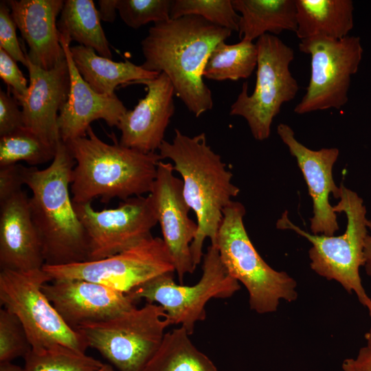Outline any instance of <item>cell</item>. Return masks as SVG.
I'll list each match as a JSON object with an SVG mask.
<instances>
[{
  "label": "cell",
  "instance_id": "cell-23",
  "mask_svg": "<svg viewBox=\"0 0 371 371\" xmlns=\"http://www.w3.org/2000/svg\"><path fill=\"white\" fill-rule=\"evenodd\" d=\"M298 38L340 39L354 26L351 0H295Z\"/></svg>",
  "mask_w": 371,
  "mask_h": 371
},
{
  "label": "cell",
  "instance_id": "cell-25",
  "mask_svg": "<svg viewBox=\"0 0 371 371\" xmlns=\"http://www.w3.org/2000/svg\"><path fill=\"white\" fill-rule=\"evenodd\" d=\"M98 10L92 0H66L57 23L60 34L100 56L112 58L108 40L100 23Z\"/></svg>",
  "mask_w": 371,
  "mask_h": 371
},
{
  "label": "cell",
  "instance_id": "cell-37",
  "mask_svg": "<svg viewBox=\"0 0 371 371\" xmlns=\"http://www.w3.org/2000/svg\"><path fill=\"white\" fill-rule=\"evenodd\" d=\"M341 368L344 371H371V348L362 347L356 357L344 359Z\"/></svg>",
  "mask_w": 371,
  "mask_h": 371
},
{
  "label": "cell",
  "instance_id": "cell-32",
  "mask_svg": "<svg viewBox=\"0 0 371 371\" xmlns=\"http://www.w3.org/2000/svg\"><path fill=\"white\" fill-rule=\"evenodd\" d=\"M32 349L19 319L5 308L0 310V363L24 357Z\"/></svg>",
  "mask_w": 371,
  "mask_h": 371
},
{
  "label": "cell",
  "instance_id": "cell-38",
  "mask_svg": "<svg viewBox=\"0 0 371 371\" xmlns=\"http://www.w3.org/2000/svg\"><path fill=\"white\" fill-rule=\"evenodd\" d=\"M117 0H99L98 14L100 20L112 23L115 19Z\"/></svg>",
  "mask_w": 371,
  "mask_h": 371
},
{
  "label": "cell",
  "instance_id": "cell-18",
  "mask_svg": "<svg viewBox=\"0 0 371 371\" xmlns=\"http://www.w3.org/2000/svg\"><path fill=\"white\" fill-rule=\"evenodd\" d=\"M138 84L146 85V94L120 118L117 126L121 132L119 143L142 153H156L175 113L174 88L164 73Z\"/></svg>",
  "mask_w": 371,
  "mask_h": 371
},
{
  "label": "cell",
  "instance_id": "cell-12",
  "mask_svg": "<svg viewBox=\"0 0 371 371\" xmlns=\"http://www.w3.org/2000/svg\"><path fill=\"white\" fill-rule=\"evenodd\" d=\"M52 281L78 279L102 284L128 293L147 281L175 272L172 259L162 238L148 236L120 253L96 260L63 265H44Z\"/></svg>",
  "mask_w": 371,
  "mask_h": 371
},
{
  "label": "cell",
  "instance_id": "cell-41",
  "mask_svg": "<svg viewBox=\"0 0 371 371\" xmlns=\"http://www.w3.org/2000/svg\"><path fill=\"white\" fill-rule=\"evenodd\" d=\"M365 338L367 341V346L371 348V326L369 330L366 333Z\"/></svg>",
  "mask_w": 371,
  "mask_h": 371
},
{
  "label": "cell",
  "instance_id": "cell-15",
  "mask_svg": "<svg viewBox=\"0 0 371 371\" xmlns=\"http://www.w3.org/2000/svg\"><path fill=\"white\" fill-rule=\"evenodd\" d=\"M43 291L74 330L85 324L114 317L136 306L131 295L102 284L78 279L53 280Z\"/></svg>",
  "mask_w": 371,
  "mask_h": 371
},
{
  "label": "cell",
  "instance_id": "cell-28",
  "mask_svg": "<svg viewBox=\"0 0 371 371\" xmlns=\"http://www.w3.org/2000/svg\"><path fill=\"white\" fill-rule=\"evenodd\" d=\"M23 371H98L105 363L62 344L40 351L32 349L23 357Z\"/></svg>",
  "mask_w": 371,
  "mask_h": 371
},
{
  "label": "cell",
  "instance_id": "cell-30",
  "mask_svg": "<svg viewBox=\"0 0 371 371\" xmlns=\"http://www.w3.org/2000/svg\"><path fill=\"white\" fill-rule=\"evenodd\" d=\"M187 15L199 16L215 25L238 31L240 14L234 10L232 0L172 1L170 19Z\"/></svg>",
  "mask_w": 371,
  "mask_h": 371
},
{
  "label": "cell",
  "instance_id": "cell-26",
  "mask_svg": "<svg viewBox=\"0 0 371 371\" xmlns=\"http://www.w3.org/2000/svg\"><path fill=\"white\" fill-rule=\"evenodd\" d=\"M190 335L181 326L166 332L143 371H218L213 361L194 345Z\"/></svg>",
  "mask_w": 371,
  "mask_h": 371
},
{
  "label": "cell",
  "instance_id": "cell-8",
  "mask_svg": "<svg viewBox=\"0 0 371 371\" xmlns=\"http://www.w3.org/2000/svg\"><path fill=\"white\" fill-rule=\"evenodd\" d=\"M257 71L255 88L248 93V83L232 104L229 114L243 117L252 136L258 141L268 139L273 119L282 106L293 100L298 83L290 71L294 58L293 48L280 38L265 34L257 39Z\"/></svg>",
  "mask_w": 371,
  "mask_h": 371
},
{
  "label": "cell",
  "instance_id": "cell-5",
  "mask_svg": "<svg viewBox=\"0 0 371 371\" xmlns=\"http://www.w3.org/2000/svg\"><path fill=\"white\" fill-rule=\"evenodd\" d=\"M339 188V200L333 210L346 215L347 225L343 234H310L293 224L287 211L278 219L276 227L292 230L307 239L311 243L308 251L311 269L328 280L337 281L349 293L354 292L371 316V298L359 275V268L364 265V243L368 234L366 207L357 192L342 183Z\"/></svg>",
  "mask_w": 371,
  "mask_h": 371
},
{
  "label": "cell",
  "instance_id": "cell-3",
  "mask_svg": "<svg viewBox=\"0 0 371 371\" xmlns=\"http://www.w3.org/2000/svg\"><path fill=\"white\" fill-rule=\"evenodd\" d=\"M159 154L161 159H170L181 175L184 199L195 214L198 228L190 251L196 267L204 255L205 239L215 244L223 211L240 189L232 183V173L221 156L207 144L204 133L190 137L176 128L172 142L164 140Z\"/></svg>",
  "mask_w": 371,
  "mask_h": 371
},
{
  "label": "cell",
  "instance_id": "cell-2",
  "mask_svg": "<svg viewBox=\"0 0 371 371\" xmlns=\"http://www.w3.org/2000/svg\"><path fill=\"white\" fill-rule=\"evenodd\" d=\"M75 164L67 144L60 140L47 168H25V185L32 193L29 197L30 212L40 238L45 265L89 260L87 236L69 193Z\"/></svg>",
  "mask_w": 371,
  "mask_h": 371
},
{
  "label": "cell",
  "instance_id": "cell-19",
  "mask_svg": "<svg viewBox=\"0 0 371 371\" xmlns=\"http://www.w3.org/2000/svg\"><path fill=\"white\" fill-rule=\"evenodd\" d=\"M60 41L68 65L70 88L67 102L58 117L60 139L68 142L87 135L90 124L102 119L109 126H117L127 111L122 102L115 94L98 93L91 89L78 71L70 51L71 40L60 33Z\"/></svg>",
  "mask_w": 371,
  "mask_h": 371
},
{
  "label": "cell",
  "instance_id": "cell-9",
  "mask_svg": "<svg viewBox=\"0 0 371 371\" xmlns=\"http://www.w3.org/2000/svg\"><path fill=\"white\" fill-rule=\"evenodd\" d=\"M202 270L201 278L194 285L177 284L173 273H166L128 294L137 302L144 300L161 306L170 325H179L192 335L195 324L205 319V306L210 300L229 298L240 289V283L223 266L214 245L211 244L203 255Z\"/></svg>",
  "mask_w": 371,
  "mask_h": 371
},
{
  "label": "cell",
  "instance_id": "cell-24",
  "mask_svg": "<svg viewBox=\"0 0 371 371\" xmlns=\"http://www.w3.org/2000/svg\"><path fill=\"white\" fill-rule=\"evenodd\" d=\"M240 13V40L251 41L265 34L277 35L297 29L295 0H232Z\"/></svg>",
  "mask_w": 371,
  "mask_h": 371
},
{
  "label": "cell",
  "instance_id": "cell-27",
  "mask_svg": "<svg viewBox=\"0 0 371 371\" xmlns=\"http://www.w3.org/2000/svg\"><path fill=\"white\" fill-rule=\"evenodd\" d=\"M257 60L256 43L240 40L238 43L229 45L223 41L210 53L203 76L216 81L246 79L256 67Z\"/></svg>",
  "mask_w": 371,
  "mask_h": 371
},
{
  "label": "cell",
  "instance_id": "cell-21",
  "mask_svg": "<svg viewBox=\"0 0 371 371\" xmlns=\"http://www.w3.org/2000/svg\"><path fill=\"white\" fill-rule=\"evenodd\" d=\"M41 243L23 190L0 203V267L17 271L42 269Z\"/></svg>",
  "mask_w": 371,
  "mask_h": 371
},
{
  "label": "cell",
  "instance_id": "cell-11",
  "mask_svg": "<svg viewBox=\"0 0 371 371\" xmlns=\"http://www.w3.org/2000/svg\"><path fill=\"white\" fill-rule=\"evenodd\" d=\"M298 47L311 56V76L306 93L294 112L302 115L342 108L348 100L351 77L357 72L362 59L360 38L315 37L300 41Z\"/></svg>",
  "mask_w": 371,
  "mask_h": 371
},
{
  "label": "cell",
  "instance_id": "cell-31",
  "mask_svg": "<svg viewBox=\"0 0 371 371\" xmlns=\"http://www.w3.org/2000/svg\"><path fill=\"white\" fill-rule=\"evenodd\" d=\"M171 0H117V10L128 27L138 29L170 19Z\"/></svg>",
  "mask_w": 371,
  "mask_h": 371
},
{
  "label": "cell",
  "instance_id": "cell-35",
  "mask_svg": "<svg viewBox=\"0 0 371 371\" xmlns=\"http://www.w3.org/2000/svg\"><path fill=\"white\" fill-rule=\"evenodd\" d=\"M0 77L12 91L15 98L27 95L28 87L27 79L19 68L16 61L5 51L0 48Z\"/></svg>",
  "mask_w": 371,
  "mask_h": 371
},
{
  "label": "cell",
  "instance_id": "cell-16",
  "mask_svg": "<svg viewBox=\"0 0 371 371\" xmlns=\"http://www.w3.org/2000/svg\"><path fill=\"white\" fill-rule=\"evenodd\" d=\"M277 133L296 159L312 199L313 216L310 218L312 234L334 235L339 230V225L329 197L332 194L339 199L341 194L340 188L337 186L333 177V168L339 157V149L311 150L295 138L293 130L286 124H278Z\"/></svg>",
  "mask_w": 371,
  "mask_h": 371
},
{
  "label": "cell",
  "instance_id": "cell-13",
  "mask_svg": "<svg viewBox=\"0 0 371 371\" xmlns=\"http://www.w3.org/2000/svg\"><path fill=\"white\" fill-rule=\"evenodd\" d=\"M89 243V260L120 253L152 235L158 223L154 201L146 196L131 197L116 207L95 210L91 203H74Z\"/></svg>",
  "mask_w": 371,
  "mask_h": 371
},
{
  "label": "cell",
  "instance_id": "cell-34",
  "mask_svg": "<svg viewBox=\"0 0 371 371\" xmlns=\"http://www.w3.org/2000/svg\"><path fill=\"white\" fill-rule=\"evenodd\" d=\"M14 96L0 91V137L12 133L25 127L22 110Z\"/></svg>",
  "mask_w": 371,
  "mask_h": 371
},
{
  "label": "cell",
  "instance_id": "cell-29",
  "mask_svg": "<svg viewBox=\"0 0 371 371\" xmlns=\"http://www.w3.org/2000/svg\"><path fill=\"white\" fill-rule=\"evenodd\" d=\"M56 151L24 128L0 137V167L21 161L31 166L43 164L54 159Z\"/></svg>",
  "mask_w": 371,
  "mask_h": 371
},
{
  "label": "cell",
  "instance_id": "cell-7",
  "mask_svg": "<svg viewBox=\"0 0 371 371\" xmlns=\"http://www.w3.org/2000/svg\"><path fill=\"white\" fill-rule=\"evenodd\" d=\"M170 323L159 305L146 302L109 319L78 326V332L119 371H143Z\"/></svg>",
  "mask_w": 371,
  "mask_h": 371
},
{
  "label": "cell",
  "instance_id": "cell-36",
  "mask_svg": "<svg viewBox=\"0 0 371 371\" xmlns=\"http://www.w3.org/2000/svg\"><path fill=\"white\" fill-rule=\"evenodd\" d=\"M25 168L21 164L0 167V203L22 190Z\"/></svg>",
  "mask_w": 371,
  "mask_h": 371
},
{
  "label": "cell",
  "instance_id": "cell-42",
  "mask_svg": "<svg viewBox=\"0 0 371 371\" xmlns=\"http://www.w3.org/2000/svg\"><path fill=\"white\" fill-rule=\"evenodd\" d=\"M98 371H114L113 367L109 364H106Z\"/></svg>",
  "mask_w": 371,
  "mask_h": 371
},
{
  "label": "cell",
  "instance_id": "cell-4",
  "mask_svg": "<svg viewBox=\"0 0 371 371\" xmlns=\"http://www.w3.org/2000/svg\"><path fill=\"white\" fill-rule=\"evenodd\" d=\"M66 144L76 162L70 184L73 203H91L96 198L108 203L150 193L162 160L159 153L107 144L91 126L86 136Z\"/></svg>",
  "mask_w": 371,
  "mask_h": 371
},
{
  "label": "cell",
  "instance_id": "cell-40",
  "mask_svg": "<svg viewBox=\"0 0 371 371\" xmlns=\"http://www.w3.org/2000/svg\"><path fill=\"white\" fill-rule=\"evenodd\" d=\"M0 371H23V368L12 362L0 363Z\"/></svg>",
  "mask_w": 371,
  "mask_h": 371
},
{
  "label": "cell",
  "instance_id": "cell-33",
  "mask_svg": "<svg viewBox=\"0 0 371 371\" xmlns=\"http://www.w3.org/2000/svg\"><path fill=\"white\" fill-rule=\"evenodd\" d=\"M16 23L6 1L0 3V48L5 51L14 60L27 67L26 53L23 52L16 36Z\"/></svg>",
  "mask_w": 371,
  "mask_h": 371
},
{
  "label": "cell",
  "instance_id": "cell-17",
  "mask_svg": "<svg viewBox=\"0 0 371 371\" xmlns=\"http://www.w3.org/2000/svg\"><path fill=\"white\" fill-rule=\"evenodd\" d=\"M27 68L30 77L27 93L16 98L22 108L25 127L56 149L61 140L58 125V114L67 100L70 88L66 58L49 70L27 59Z\"/></svg>",
  "mask_w": 371,
  "mask_h": 371
},
{
  "label": "cell",
  "instance_id": "cell-10",
  "mask_svg": "<svg viewBox=\"0 0 371 371\" xmlns=\"http://www.w3.org/2000/svg\"><path fill=\"white\" fill-rule=\"evenodd\" d=\"M52 282L43 269L27 271L1 269L0 301L23 325L32 350L38 352L62 344L86 352L85 339L63 321L43 291Z\"/></svg>",
  "mask_w": 371,
  "mask_h": 371
},
{
  "label": "cell",
  "instance_id": "cell-6",
  "mask_svg": "<svg viewBox=\"0 0 371 371\" xmlns=\"http://www.w3.org/2000/svg\"><path fill=\"white\" fill-rule=\"evenodd\" d=\"M245 206L238 201L224 208L214 245L229 274L246 288L250 308L259 314L273 313L282 300L297 298V282L260 256L245 229Z\"/></svg>",
  "mask_w": 371,
  "mask_h": 371
},
{
  "label": "cell",
  "instance_id": "cell-14",
  "mask_svg": "<svg viewBox=\"0 0 371 371\" xmlns=\"http://www.w3.org/2000/svg\"><path fill=\"white\" fill-rule=\"evenodd\" d=\"M172 163L160 161L150 194L154 201L162 239L173 261L179 283L196 268L190 251L197 232V223L189 216L190 210L182 190V181L174 174Z\"/></svg>",
  "mask_w": 371,
  "mask_h": 371
},
{
  "label": "cell",
  "instance_id": "cell-39",
  "mask_svg": "<svg viewBox=\"0 0 371 371\" xmlns=\"http://www.w3.org/2000/svg\"><path fill=\"white\" fill-rule=\"evenodd\" d=\"M368 229L369 233L368 234L364 243V267L368 276L371 278V221L368 220L367 223Z\"/></svg>",
  "mask_w": 371,
  "mask_h": 371
},
{
  "label": "cell",
  "instance_id": "cell-1",
  "mask_svg": "<svg viewBox=\"0 0 371 371\" xmlns=\"http://www.w3.org/2000/svg\"><path fill=\"white\" fill-rule=\"evenodd\" d=\"M232 32L196 15L154 23L141 41V66L165 74L175 95L198 117L213 108L211 90L203 81L205 65L215 46Z\"/></svg>",
  "mask_w": 371,
  "mask_h": 371
},
{
  "label": "cell",
  "instance_id": "cell-22",
  "mask_svg": "<svg viewBox=\"0 0 371 371\" xmlns=\"http://www.w3.org/2000/svg\"><path fill=\"white\" fill-rule=\"evenodd\" d=\"M70 51L74 64L83 79L93 90L100 94L113 95L118 85L138 84L159 75L128 60L113 61L97 54L93 48L82 45L70 47Z\"/></svg>",
  "mask_w": 371,
  "mask_h": 371
},
{
  "label": "cell",
  "instance_id": "cell-20",
  "mask_svg": "<svg viewBox=\"0 0 371 371\" xmlns=\"http://www.w3.org/2000/svg\"><path fill=\"white\" fill-rule=\"evenodd\" d=\"M17 28L25 41L27 58L33 64L49 70L65 59L60 41L57 17L63 0L6 1Z\"/></svg>",
  "mask_w": 371,
  "mask_h": 371
}]
</instances>
